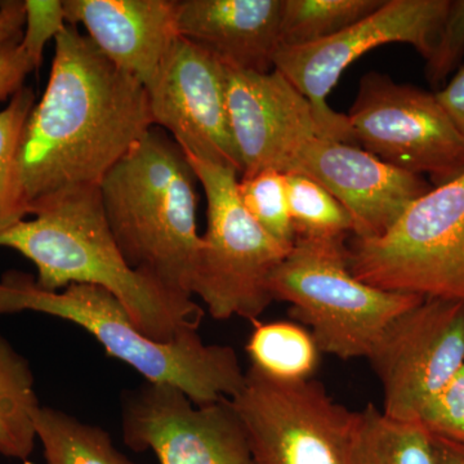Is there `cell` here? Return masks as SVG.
<instances>
[{
  "label": "cell",
  "instance_id": "1",
  "mask_svg": "<svg viewBox=\"0 0 464 464\" xmlns=\"http://www.w3.org/2000/svg\"><path fill=\"white\" fill-rule=\"evenodd\" d=\"M152 125L148 91L78 26L54 39L50 79L27 121L20 174L29 216L70 190L99 186Z\"/></svg>",
  "mask_w": 464,
  "mask_h": 464
},
{
  "label": "cell",
  "instance_id": "2",
  "mask_svg": "<svg viewBox=\"0 0 464 464\" xmlns=\"http://www.w3.org/2000/svg\"><path fill=\"white\" fill-rule=\"evenodd\" d=\"M32 219L0 232V246L32 261L39 288L60 292L72 284L108 290L121 301L143 334L170 342L198 331L204 310L133 270L106 221L99 186L54 198Z\"/></svg>",
  "mask_w": 464,
  "mask_h": 464
},
{
  "label": "cell",
  "instance_id": "3",
  "mask_svg": "<svg viewBox=\"0 0 464 464\" xmlns=\"http://www.w3.org/2000/svg\"><path fill=\"white\" fill-rule=\"evenodd\" d=\"M197 181L183 150L152 127L99 185L106 221L128 265L190 298L203 248Z\"/></svg>",
  "mask_w": 464,
  "mask_h": 464
},
{
  "label": "cell",
  "instance_id": "4",
  "mask_svg": "<svg viewBox=\"0 0 464 464\" xmlns=\"http://www.w3.org/2000/svg\"><path fill=\"white\" fill-rule=\"evenodd\" d=\"M33 311L74 323L90 333L110 357L124 362L150 383L170 384L197 405L232 399L246 372L234 348L207 344L198 331L170 342L143 334L114 295L87 284L60 292L39 288L35 277L11 270L0 279V316Z\"/></svg>",
  "mask_w": 464,
  "mask_h": 464
},
{
  "label": "cell",
  "instance_id": "5",
  "mask_svg": "<svg viewBox=\"0 0 464 464\" xmlns=\"http://www.w3.org/2000/svg\"><path fill=\"white\" fill-rule=\"evenodd\" d=\"M274 301L311 329L320 353L368 359L393 320L423 297L360 282L347 264V246L295 240L268 283Z\"/></svg>",
  "mask_w": 464,
  "mask_h": 464
},
{
  "label": "cell",
  "instance_id": "6",
  "mask_svg": "<svg viewBox=\"0 0 464 464\" xmlns=\"http://www.w3.org/2000/svg\"><path fill=\"white\" fill-rule=\"evenodd\" d=\"M360 282L423 298L464 302V173L418 198L377 237H351Z\"/></svg>",
  "mask_w": 464,
  "mask_h": 464
},
{
  "label": "cell",
  "instance_id": "7",
  "mask_svg": "<svg viewBox=\"0 0 464 464\" xmlns=\"http://www.w3.org/2000/svg\"><path fill=\"white\" fill-rule=\"evenodd\" d=\"M188 159L208 204V228L192 279V297L198 295L206 304L213 319L237 316L257 323L274 302L268 289L271 275L290 249L244 208L237 170Z\"/></svg>",
  "mask_w": 464,
  "mask_h": 464
},
{
  "label": "cell",
  "instance_id": "8",
  "mask_svg": "<svg viewBox=\"0 0 464 464\" xmlns=\"http://www.w3.org/2000/svg\"><path fill=\"white\" fill-rule=\"evenodd\" d=\"M255 464H351L359 411H348L320 382L282 381L256 366L237 396Z\"/></svg>",
  "mask_w": 464,
  "mask_h": 464
},
{
  "label": "cell",
  "instance_id": "9",
  "mask_svg": "<svg viewBox=\"0 0 464 464\" xmlns=\"http://www.w3.org/2000/svg\"><path fill=\"white\" fill-rule=\"evenodd\" d=\"M449 7L450 0H384L371 16L331 38L279 47L274 69L310 101L326 139L357 146L347 115L326 102L342 72L366 52L390 43L413 45L427 63L438 50Z\"/></svg>",
  "mask_w": 464,
  "mask_h": 464
},
{
  "label": "cell",
  "instance_id": "10",
  "mask_svg": "<svg viewBox=\"0 0 464 464\" xmlns=\"http://www.w3.org/2000/svg\"><path fill=\"white\" fill-rule=\"evenodd\" d=\"M357 145L433 188L464 173V137L436 94L369 72L347 115Z\"/></svg>",
  "mask_w": 464,
  "mask_h": 464
},
{
  "label": "cell",
  "instance_id": "11",
  "mask_svg": "<svg viewBox=\"0 0 464 464\" xmlns=\"http://www.w3.org/2000/svg\"><path fill=\"white\" fill-rule=\"evenodd\" d=\"M383 387L382 411L420 420L464 364V302L426 298L387 326L368 357Z\"/></svg>",
  "mask_w": 464,
  "mask_h": 464
},
{
  "label": "cell",
  "instance_id": "12",
  "mask_svg": "<svg viewBox=\"0 0 464 464\" xmlns=\"http://www.w3.org/2000/svg\"><path fill=\"white\" fill-rule=\"evenodd\" d=\"M121 415L125 445L160 464H255L228 399L197 405L177 387L145 381L121 393Z\"/></svg>",
  "mask_w": 464,
  "mask_h": 464
},
{
  "label": "cell",
  "instance_id": "13",
  "mask_svg": "<svg viewBox=\"0 0 464 464\" xmlns=\"http://www.w3.org/2000/svg\"><path fill=\"white\" fill-rule=\"evenodd\" d=\"M227 67L179 36L146 87L152 125L166 130L186 157L241 174L231 130Z\"/></svg>",
  "mask_w": 464,
  "mask_h": 464
},
{
  "label": "cell",
  "instance_id": "14",
  "mask_svg": "<svg viewBox=\"0 0 464 464\" xmlns=\"http://www.w3.org/2000/svg\"><path fill=\"white\" fill-rule=\"evenodd\" d=\"M227 74L241 177L265 169L288 173L299 150L315 137H325L310 101L277 70L259 74L227 67Z\"/></svg>",
  "mask_w": 464,
  "mask_h": 464
},
{
  "label": "cell",
  "instance_id": "15",
  "mask_svg": "<svg viewBox=\"0 0 464 464\" xmlns=\"http://www.w3.org/2000/svg\"><path fill=\"white\" fill-rule=\"evenodd\" d=\"M288 173L304 174L331 192L353 216L355 237L362 239L383 235L406 208L433 188L423 177L325 137H315L299 150Z\"/></svg>",
  "mask_w": 464,
  "mask_h": 464
},
{
  "label": "cell",
  "instance_id": "16",
  "mask_svg": "<svg viewBox=\"0 0 464 464\" xmlns=\"http://www.w3.org/2000/svg\"><path fill=\"white\" fill-rule=\"evenodd\" d=\"M67 25H83L110 63L148 87L179 38V0H63Z\"/></svg>",
  "mask_w": 464,
  "mask_h": 464
},
{
  "label": "cell",
  "instance_id": "17",
  "mask_svg": "<svg viewBox=\"0 0 464 464\" xmlns=\"http://www.w3.org/2000/svg\"><path fill=\"white\" fill-rule=\"evenodd\" d=\"M283 0H179L177 30L225 66L273 72Z\"/></svg>",
  "mask_w": 464,
  "mask_h": 464
},
{
  "label": "cell",
  "instance_id": "18",
  "mask_svg": "<svg viewBox=\"0 0 464 464\" xmlns=\"http://www.w3.org/2000/svg\"><path fill=\"white\" fill-rule=\"evenodd\" d=\"M35 377L25 356L0 333V456L27 460L35 448Z\"/></svg>",
  "mask_w": 464,
  "mask_h": 464
},
{
  "label": "cell",
  "instance_id": "19",
  "mask_svg": "<svg viewBox=\"0 0 464 464\" xmlns=\"http://www.w3.org/2000/svg\"><path fill=\"white\" fill-rule=\"evenodd\" d=\"M351 464H438V451L420 420H395L368 404L359 411Z\"/></svg>",
  "mask_w": 464,
  "mask_h": 464
},
{
  "label": "cell",
  "instance_id": "20",
  "mask_svg": "<svg viewBox=\"0 0 464 464\" xmlns=\"http://www.w3.org/2000/svg\"><path fill=\"white\" fill-rule=\"evenodd\" d=\"M34 427L47 464H136L115 447L105 430L58 409L41 406Z\"/></svg>",
  "mask_w": 464,
  "mask_h": 464
},
{
  "label": "cell",
  "instance_id": "21",
  "mask_svg": "<svg viewBox=\"0 0 464 464\" xmlns=\"http://www.w3.org/2000/svg\"><path fill=\"white\" fill-rule=\"evenodd\" d=\"M285 179L295 241L347 246L355 237V221L346 208L304 174L286 173Z\"/></svg>",
  "mask_w": 464,
  "mask_h": 464
},
{
  "label": "cell",
  "instance_id": "22",
  "mask_svg": "<svg viewBox=\"0 0 464 464\" xmlns=\"http://www.w3.org/2000/svg\"><path fill=\"white\" fill-rule=\"evenodd\" d=\"M246 353L252 366L282 381L311 380L319 365L315 340L295 323H256Z\"/></svg>",
  "mask_w": 464,
  "mask_h": 464
},
{
  "label": "cell",
  "instance_id": "23",
  "mask_svg": "<svg viewBox=\"0 0 464 464\" xmlns=\"http://www.w3.org/2000/svg\"><path fill=\"white\" fill-rule=\"evenodd\" d=\"M384 0H283L280 47L331 38L371 16Z\"/></svg>",
  "mask_w": 464,
  "mask_h": 464
},
{
  "label": "cell",
  "instance_id": "24",
  "mask_svg": "<svg viewBox=\"0 0 464 464\" xmlns=\"http://www.w3.org/2000/svg\"><path fill=\"white\" fill-rule=\"evenodd\" d=\"M35 92L23 87L0 111V232L29 216L20 174V150Z\"/></svg>",
  "mask_w": 464,
  "mask_h": 464
},
{
  "label": "cell",
  "instance_id": "25",
  "mask_svg": "<svg viewBox=\"0 0 464 464\" xmlns=\"http://www.w3.org/2000/svg\"><path fill=\"white\" fill-rule=\"evenodd\" d=\"M237 191L244 208L266 232L286 248L295 244L285 173L265 169L241 177Z\"/></svg>",
  "mask_w": 464,
  "mask_h": 464
},
{
  "label": "cell",
  "instance_id": "26",
  "mask_svg": "<svg viewBox=\"0 0 464 464\" xmlns=\"http://www.w3.org/2000/svg\"><path fill=\"white\" fill-rule=\"evenodd\" d=\"M420 420L433 435L464 444V364L447 386L427 402Z\"/></svg>",
  "mask_w": 464,
  "mask_h": 464
},
{
  "label": "cell",
  "instance_id": "27",
  "mask_svg": "<svg viewBox=\"0 0 464 464\" xmlns=\"http://www.w3.org/2000/svg\"><path fill=\"white\" fill-rule=\"evenodd\" d=\"M25 14L21 45L39 67L48 43L56 39L67 25L63 3L60 0H25Z\"/></svg>",
  "mask_w": 464,
  "mask_h": 464
},
{
  "label": "cell",
  "instance_id": "28",
  "mask_svg": "<svg viewBox=\"0 0 464 464\" xmlns=\"http://www.w3.org/2000/svg\"><path fill=\"white\" fill-rule=\"evenodd\" d=\"M464 56V0H450L447 21L438 50L426 63V75L432 85L441 84Z\"/></svg>",
  "mask_w": 464,
  "mask_h": 464
},
{
  "label": "cell",
  "instance_id": "29",
  "mask_svg": "<svg viewBox=\"0 0 464 464\" xmlns=\"http://www.w3.org/2000/svg\"><path fill=\"white\" fill-rule=\"evenodd\" d=\"M21 39L0 44V101L11 100L21 88L25 87V79L39 67L21 45Z\"/></svg>",
  "mask_w": 464,
  "mask_h": 464
},
{
  "label": "cell",
  "instance_id": "30",
  "mask_svg": "<svg viewBox=\"0 0 464 464\" xmlns=\"http://www.w3.org/2000/svg\"><path fill=\"white\" fill-rule=\"evenodd\" d=\"M435 94L464 137V66L460 67L454 78Z\"/></svg>",
  "mask_w": 464,
  "mask_h": 464
},
{
  "label": "cell",
  "instance_id": "31",
  "mask_svg": "<svg viewBox=\"0 0 464 464\" xmlns=\"http://www.w3.org/2000/svg\"><path fill=\"white\" fill-rule=\"evenodd\" d=\"M25 2L2 0L0 9V44L24 35L25 27Z\"/></svg>",
  "mask_w": 464,
  "mask_h": 464
},
{
  "label": "cell",
  "instance_id": "32",
  "mask_svg": "<svg viewBox=\"0 0 464 464\" xmlns=\"http://www.w3.org/2000/svg\"><path fill=\"white\" fill-rule=\"evenodd\" d=\"M433 440L438 451V464H464V444L436 435H433Z\"/></svg>",
  "mask_w": 464,
  "mask_h": 464
},
{
  "label": "cell",
  "instance_id": "33",
  "mask_svg": "<svg viewBox=\"0 0 464 464\" xmlns=\"http://www.w3.org/2000/svg\"><path fill=\"white\" fill-rule=\"evenodd\" d=\"M0 9H2V0H0Z\"/></svg>",
  "mask_w": 464,
  "mask_h": 464
}]
</instances>
